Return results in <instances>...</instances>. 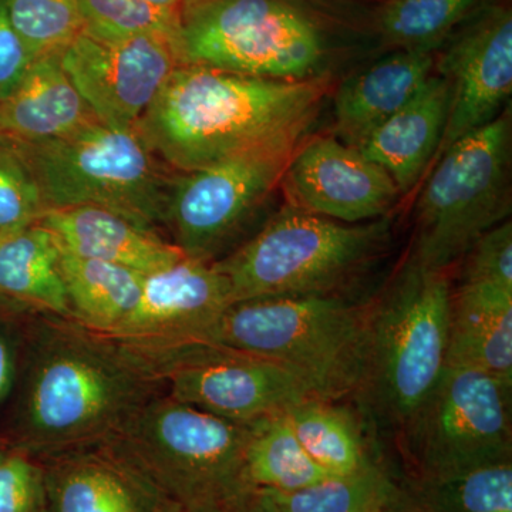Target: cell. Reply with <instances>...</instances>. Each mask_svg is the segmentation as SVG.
I'll list each match as a JSON object with an SVG mask.
<instances>
[{"label": "cell", "instance_id": "obj_1", "mask_svg": "<svg viewBox=\"0 0 512 512\" xmlns=\"http://www.w3.org/2000/svg\"><path fill=\"white\" fill-rule=\"evenodd\" d=\"M18 447L35 458L117 439L165 392L133 350L73 319L32 313Z\"/></svg>", "mask_w": 512, "mask_h": 512}, {"label": "cell", "instance_id": "obj_2", "mask_svg": "<svg viewBox=\"0 0 512 512\" xmlns=\"http://www.w3.org/2000/svg\"><path fill=\"white\" fill-rule=\"evenodd\" d=\"M326 76L289 82L180 64L136 126L175 173L305 137L329 92Z\"/></svg>", "mask_w": 512, "mask_h": 512}, {"label": "cell", "instance_id": "obj_3", "mask_svg": "<svg viewBox=\"0 0 512 512\" xmlns=\"http://www.w3.org/2000/svg\"><path fill=\"white\" fill-rule=\"evenodd\" d=\"M369 305L340 295L232 303L202 342L265 357L322 400L357 396L366 370Z\"/></svg>", "mask_w": 512, "mask_h": 512}, {"label": "cell", "instance_id": "obj_4", "mask_svg": "<svg viewBox=\"0 0 512 512\" xmlns=\"http://www.w3.org/2000/svg\"><path fill=\"white\" fill-rule=\"evenodd\" d=\"M451 293L447 272L427 271L410 258L369 305L366 370L356 397L397 433L446 369Z\"/></svg>", "mask_w": 512, "mask_h": 512}, {"label": "cell", "instance_id": "obj_5", "mask_svg": "<svg viewBox=\"0 0 512 512\" xmlns=\"http://www.w3.org/2000/svg\"><path fill=\"white\" fill-rule=\"evenodd\" d=\"M382 220L345 224L286 204L235 251L211 264L232 303L282 296L340 295L389 244Z\"/></svg>", "mask_w": 512, "mask_h": 512}, {"label": "cell", "instance_id": "obj_6", "mask_svg": "<svg viewBox=\"0 0 512 512\" xmlns=\"http://www.w3.org/2000/svg\"><path fill=\"white\" fill-rule=\"evenodd\" d=\"M35 178L46 212L92 205L157 232L175 171L147 146L137 128L96 121L56 140L12 144ZM161 235V234H160Z\"/></svg>", "mask_w": 512, "mask_h": 512}, {"label": "cell", "instance_id": "obj_7", "mask_svg": "<svg viewBox=\"0 0 512 512\" xmlns=\"http://www.w3.org/2000/svg\"><path fill=\"white\" fill-rule=\"evenodd\" d=\"M178 49L183 64L301 82L326 76L332 36L306 0H185Z\"/></svg>", "mask_w": 512, "mask_h": 512}, {"label": "cell", "instance_id": "obj_8", "mask_svg": "<svg viewBox=\"0 0 512 512\" xmlns=\"http://www.w3.org/2000/svg\"><path fill=\"white\" fill-rule=\"evenodd\" d=\"M251 424L178 402L163 392L117 439L185 510L229 511L254 490L245 476Z\"/></svg>", "mask_w": 512, "mask_h": 512}, {"label": "cell", "instance_id": "obj_9", "mask_svg": "<svg viewBox=\"0 0 512 512\" xmlns=\"http://www.w3.org/2000/svg\"><path fill=\"white\" fill-rule=\"evenodd\" d=\"M510 111L444 151L417 200L410 258L427 271L448 272L474 242L511 212Z\"/></svg>", "mask_w": 512, "mask_h": 512}, {"label": "cell", "instance_id": "obj_10", "mask_svg": "<svg viewBox=\"0 0 512 512\" xmlns=\"http://www.w3.org/2000/svg\"><path fill=\"white\" fill-rule=\"evenodd\" d=\"M305 137L252 148L190 173H175L164 229L187 258L214 264L264 225L266 204L281 187Z\"/></svg>", "mask_w": 512, "mask_h": 512}, {"label": "cell", "instance_id": "obj_11", "mask_svg": "<svg viewBox=\"0 0 512 512\" xmlns=\"http://www.w3.org/2000/svg\"><path fill=\"white\" fill-rule=\"evenodd\" d=\"M511 384L446 366L400 431L414 477L447 476L511 460Z\"/></svg>", "mask_w": 512, "mask_h": 512}, {"label": "cell", "instance_id": "obj_12", "mask_svg": "<svg viewBox=\"0 0 512 512\" xmlns=\"http://www.w3.org/2000/svg\"><path fill=\"white\" fill-rule=\"evenodd\" d=\"M131 350L143 357L168 396L234 423L286 413L313 397L286 367L214 343Z\"/></svg>", "mask_w": 512, "mask_h": 512}, {"label": "cell", "instance_id": "obj_13", "mask_svg": "<svg viewBox=\"0 0 512 512\" xmlns=\"http://www.w3.org/2000/svg\"><path fill=\"white\" fill-rule=\"evenodd\" d=\"M60 59L100 123L134 128L181 62L177 40L140 35L104 40L80 30Z\"/></svg>", "mask_w": 512, "mask_h": 512}, {"label": "cell", "instance_id": "obj_14", "mask_svg": "<svg viewBox=\"0 0 512 512\" xmlns=\"http://www.w3.org/2000/svg\"><path fill=\"white\" fill-rule=\"evenodd\" d=\"M437 57L450 86V110L436 160L451 144L493 123L512 93V12L490 2L456 30Z\"/></svg>", "mask_w": 512, "mask_h": 512}, {"label": "cell", "instance_id": "obj_15", "mask_svg": "<svg viewBox=\"0 0 512 512\" xmlns=\"http://www.w3.org/2000/svg\"><path fill=\"white\" fill-rule=\"evenodd\" d=\"M281 187L293 207L345 224L382 220L402 197L379 164L333 136L303 141Z\"/></svg>", "mask_w": 512, "mask_h": 512}, {"label": "cell", "instance_id": "obj_16", "mask_svg": "<svg viewBox=\"0 0 512 512\" xmlns=\"http://www.w3.org/2000/svg\"><path fill=\"white\" fill-rule=\"evenodd\" d=\"M37 460L45 512H185L119 439Z\"/></svg>", "mask_w": 512, "mask_h": 512}, {"label": "cell", "instance_id": "obj_17", "mask_svg": "<svg viewBox=\"0 0 512 512\" xmlns=\"http://www.w3.org/2000/svg\"><path fill=\"white\" fill-rule=\"evenodd\" d=\"M231 305L227 279L211 264L184 256L144 276L137 305L106 336L134 350L202 342Z\"/></svg>", "mask_w": 512, "mask_h": 512}, {"label": "cell", "instance_id": "obj_18", "mask_svg": "<svg viewBox=\"0 0 512 512\" xmlns=\"http://www.w3.org/2000/svg\"><path fill=\"white\" fill-rule=\"evenodd\" d=\"M434 66V52L399 49L352 74L333 97V137L359 147L416 96Z\"/></svg>", "mask_w": 512, "mask_h": 512}, {"label": "cell", "instance_id": "obj_19", "mask_svg": "<svg viewBox=\"0 0 512 512\" xmlns=\"http://www.w3.org/2000/svg\"><path fill=\"white\" fill-rule=\"evenodd\" d=\"M60 53L40 56L0 100V140L36 144L99 121L64 70Z\"/></svg>", "mask_w": 512, "mask_h": 512}, {"label": "cell", "instance_id": "obj_20", "mask_svg": "<svg viewBox=\"0 0 512 512\" xmlns=\"http://www.w3.org/2000/svg\"><path fill=\"white\" fill-rule=\"evenodd\" d=\"M64 252L151 274L184 258L170 239L106 208L80 205L47 211L39 221Z\"/></svg>", "mask_w": 512, "mask_h": 512}, {"label": "cell", "instance_id": "obj_21", "mask_svg": "<svg viewBox=\"0 0 512 512\" xmlns=\"http://www.w3.org/2000/svg\"><path fill=\"white\" fill-rule=\"evenodd\" d=\"M450 96L447 80L431 74L409 103L357 147L393 178L402 195L413 190L436 158L446 130Z\"/></svg>", "mask_w": 512, "mask_h": 512}, {"label": "cell", "instance_id": "obj_22", "mask_svg": "<svg viewBox=\"0 0 512 512\" xmlns=\"http://www.w3.org/2000/svg\"><path fill=\"white\" fill-rule=\"evenodd\" d=\"M447 366L470 367L512 386V292L460 284L451 293Z\"/></svg>", "mask_w": 512, "mask_h": 512}, {"label": "cell", "instance_id": "obj_23", "mask_svg": "<svg viewBox=\"0 0 512 512\" xmlns=\"http://www.w3.org/2000/svg\"><path fill=\"white\" fill-rule=\"evenodd\" d=\"M0 298L28 311L72 319L59 245L39 222L0 234Z\"/></svg>", "mask_w": 512, "mask_h": 512}, {"label": "cell", "instance_id": "obj_24", "mask_svg": "<svg viewBox=\"0 0 512 512\" xmlns=\"http://www.w3.org/2000/svg\"><path fill=\"white\" fill-rule=\"evenodd\" d=\"M60 268L74 322L110 335L133 311L143 289L144 274L99 259L60 249Z\"/></svg>", "mask_w": 512, "mask_h": 512}, {"label": "cell", "instance_id": "obj_25", "mask_svg": "<svg viewBox=\"0 0 512 512\" xmlns=\"http://www.w3.org/2000/svg\"><path fill=\"white\" fill-rule=\"evenodd\" d=\"M389 512H512V460L397 488Z\"/></svg>", "mask_w": 512, "mask_h": 512}, {"label": "cell", "instance_id": "obj_26", "mask_svg": "<svg viewBox=\"0 0 512 512\" xmlns=\"http://www.w3.org/2000/svg\"><path fill=\"white\" fill-rule=\"evenodd\" d=\"M286 414L306 453L330 477L350 476L372 463L359 420L348 407L309 397Z\"/></svg>", "mask_w": 512, "mask_h": 512}, {"label": "cell", "instance_id": "obj_27", "mask_svg": "<svg viewBox=\"0 0 512 512\" xmlns=\"http://www.w3.org/2000/svg\"><path fill=\"white\" fill-rule=\"evenodd\" d=\"M245 476L252 490L279 493H292L330 478L306 453L286 413L251 423Z\"/></svg>", "mask_w": 512, "mask_h": 512}, {"label": "cell", "instance_id": "obj_28", "mask_svg": "<svg viewBox=\"0 0 512 512\" xmlns=\"http://www.w3.org/2000/svg\"><path fill=\"white\" fill-rule=\"evenodd\" d=\"M490 0H384L373 29L394 50L436 52Z\"/></svg>", "mask_w": 512, "mask_h": 512}, {"label": "cell", "instance_id": "obj_29", "mask_svg": "<svg viewBox=\"0 0 512 512\" xmlns=\"http://www.w3.org/2000/svg\"><path fill=\"white\" fill-rule=\"evenodd\" d=\"M397 485L373 460L369 466L345 477H330L292 493L255 491L274 512H372L389 508Z\"/></svg>", "mask_w": 512, "mask_h": 512}, {"label": "cell", "instance_id": "obj_30", "mask_svg": "<svg viewBox=\"0 0 512 512\" xmlns=\"http://www.w3.org/2000/svg\"><path fill=\"white\" fill-rule=\"evenodd\" d=\"M83 32L104 40L140 35L180 37V16L144 0H77Z\"/></svg>", "mask_w": 512, "mask_h": 512}, {"label": "cell", "instance_id": "obj_31", "mask_svg": "<svg viewBox=\"0 0 512 512\" xmlns=\"http://www.w3.org/2000/svg\"><path fill=\"white\" fill-rule=\"evenodd\" d=\"M35 59L62 52L82 30L77 0H2Z\"/></svg>", "mask_w": 512, "mask_h": 512}, {"label": "cell", "instance_id": "obj_32", "mask_svg": "<svg viewBox=\"0 0 512 512\" xmlns=\"http://www.w3.org/2000/svg\"><path fill=\"white\" fill-rule=\"evenodd\" d=\"M45 214L28 165L12 144L0 140V234L37 224Z\"/></svg>", "mask_w": 512, "mask_h": 512}, {"label": "cell", "instance_id": "obj_33", "mask_svg": "<svg viewBox=\"0 0 512 512\" xmlns=\"http://www.w3.org/2000/svg\"><path fill=\"white\" fill-rule=\"evenodd\" d=\"M0 512H45L42 464L18 447L0 450Z\"/></svg>", "mask_w": 512, "mask_h": 512}, {"label": "cell", "instance_id": "obj_34", "mask_svg": "<svg viewBox=\"0 0 512 512\" xmlns=\"http://www.w3.org/2000/svg\"><path fill=\"white\" fill-rule=\"evenodd\" d=\"M464 261L461 284H490L512 292V224L495 225L473 247Z\"/></svg>", "mask_w": 512, "mask_h": 512}, {"label": "cell", "instance_id": "obj_35", "mask_svg": "<svg viewBox=\"0 0 512 512\" xmlns=\"http://www.w3.org/2000/svg\"><path fill=\"white\" fill-rule=\"evenodd\" d=\"M33 62L35 56L13 28L0 0V100L18 86Z\"/></svg>", "mask_w": 512, "mask_h": 512}, {"label": "cell", "instance_id": "obj_36", "mask_svg": "<svg viewBox=\"0 0 512 512\" xmlns=\"http://www.w3.org/2000/svg\"><path fill=\"white\" fill-rule=\"evenodd\" d=\"M18 376L16 339L0 326V404L8 399Z\"/></svg>", "mask_w": 512, "mask_h": 512}, {"label": "cell", "instance_id": "obj_37", "mask_svg": "<svg viewBox=\"0 0 512 512\" xmlns=\"http://www.w3.org/2000/svg\"><path fill=\"white\" fill-rule=\"evenodd\" d=\"M227 512H274L271 508L268 507L264 503V501L259 498V495L252 493L249 497L245 498L244 501H241L238 505H235L234 508Z\"/></svg>", "mask_w": 512, "mask_h": 512}, {"label": "cell", "instance_id": "obj_38", "mask_svg": "<svg viewBox=\"0 0 512 512\" xmlns=\"http://www.w3.org/2000/svg\"><path fill=\"white\" fill-rule=\"evenodd\" d=\"M144 2L154 6V8L181 16V10H183L185 0H144Z\"/></svg>", "mask_w": 512, "mask_h": 512}, {"label": "cell", "instance_id": "obj_39", "mask_svg": "<svg viewBox=\"0 0 512 512\" xmlns=\"http://www.w3.org/2000/svg\"><path fill=\"white\" fill-rule=\"evenodd\" d=\"M185 512H227V511L217 510V508H202V510H185Z\"/></svg>", "mask_w": 512, "mask_h": 512}, {"label": "cell", "instance_id": "obj_40", "mask_svg": "<svg viewBox=\"0 0 512 512\" xmlns=\"http://www.w3.org/2000/svg\"><path fill=\"white\" fill-rule=\"evenodd\" d=\"M8 446H10V441L8 439H5V437H0V450Z\"/></svg>", "mask_w": 512, "mask_h": 512}, {"label": "cell", "instance_id": "obj_41", "mask_svg": "<svg viewBox=\"0 0 512 512\" xmlns=\"http://www.w3.org/2000/svg\"><path fill=\"white\" fill-rule=\"evenodd\" d=\"M372 512H387L386 508H379V510H375Z\"/></svg>", "mask_w": 512, "mask_h": 512}, {"label": "cell", "instance_id": "obj_42", "mask_svg": "<svg viewBox=\"0 0 512 512\" xmlns=\"http://www.w3.org/2000/svg\"><path fill=\"white\" fill-rule=\"evenodd\" d=\"M387 512H389V511H387Z\"/></svg>", "mask_w": 512, "mask_h": 512}]
</instances>
